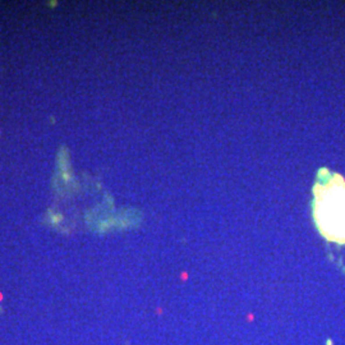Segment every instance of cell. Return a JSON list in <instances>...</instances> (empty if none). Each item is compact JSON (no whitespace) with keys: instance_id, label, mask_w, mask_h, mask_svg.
<instances>
[{"instance_id":"cell-1","label":"cell","mask_w":345,"mask_h":345,"mask_svg":"<svg viewBox=\"0 0 345 345\" xmlns=\"http://www.w3.org/2000/svg\"><path fill=\"white\" fill-rule=\"evenodd\" d=\"M313 217L328 242L345 244V182L337 174L321 170L313 188Z\"/></svg>"}]
</instances>
